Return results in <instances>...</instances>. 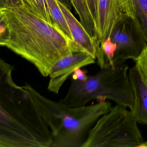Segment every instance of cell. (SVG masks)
<instances>
[{"label": "cell", "instance_id": "1", "mask_svg": "<svg viewBox=\"0 0 147 147\" xmlns=\"http://www.w3.org/2000/svg\"><path fill=\"white\" fill-rule=\"evenodd\" d=\"M0 45L32 63L49 76L53 66L72 54V42L56 25L23 7L0 9Z\"/></svg>", "mask_w": 147, "mask_h": 147}, {"label": "cell", "instance_id": "2", "mask_svg": "<svg viewBox=\"0 0 147 147\" xmlns=\"http://www.w3.org/2000/svg\"><path fill=\"white\" fill-rule=\"evenodd\" d=\"M0 61V147H52L51 131L29 92Z\"/></svg>", "mask_w": 147, "mask_h": 147}, {"label": "cell", "instance_id": "3", "mask_svg": "<svg viewBox=\"0 0 147 147\" xmlns=\"http://www.w3.org/2000/svg\"><path fill=\"white\" fill-rule=\"evenodd\" d=\"M23 86L51 131L52 147H81L91 128L112 107L111 103L106 100L91 105L71 107L45 97L29 84Z\"/></svg>", "mask_w": 147, "mask_h": 147}, {"label": "cell", "instance_id": "4", "mask_svg": "<svg viewBox=\"0 0 147 147\" xmlns=\"http://www.w3.org/2000/svg\"><path fill=\"white\" fill-rule=\"evenodd\" d=\"M129 68L124 64L100 69L83 80L72 79L66 96L59 102L71 107L85 106L90 101L110 100L131 110L134 104L133 91L129 80Z\"/></svg>", "mask_w": 147, "mask_h": 147}, {"label": "cell", "instance_id": "5", "mask_svg": "<svg viewBox=\"0 0 147 147\" xmlns=\"http://www.w3.org/2000/svg\"><path fill=\"white\" fill-rule=\"evenodd\" d=\"M127 108L112 107L91 128L81 147H139L144 142L142 132Z\"/></svg>", "mask_w": 147, "mask_h": 147}, {"label": "cell", "instance_id": "6", "mask_svg": "<svg viewBox=\"0 0 147 147\" xmlns=\"http://www.w3.org/2000/svg\"><path fill=\"white\" fill-rule=\"evenodd\" d=\"M109 37L117 46L113 58L114 67L124 64L129 59L134 61L147 45V41L135 18H127L119 21Z\"/></svg>", "mask_w": 147, "mask_h": 147}, {"label": "cell", "instance_id": "7", "mask_svg": "<svg viewBox=\"0 0 147 147\" xmlns=\"http://www.w3.org/2000/svg\"><path fill=\"white\" fill-rule=\"evenodd\" d=\"M98 40L100 43L110 36L115 26L127 18H135L131 0H97Z\"/></svg>", "mask_w": 147, "mask_h": 147}, {"label": "cell", "instance_id": "8", "mask_svg": "<svg viewBox=\"0 0 147 147\" xmlns=\"http://www.w3.org/2000/svg\"><path fill=\"white\" fill-rule=\"evenodd\" d=\"M95 59L86 52L72 53L63 57L52 67L49 75L48 90L57 94L69 76L77 69L93 64Z\"/></svg>", "mask_w": 147, "mask_h": 147}, {"label": "cell", "instance_id": "9", "mask_svg": "<svg viewBox=\"0 0 147 147\" xmlns=\"http://www.w3.org/2000/svg\"><path fill=\"white\" fill-rule=\"evenodd\" d=\"M58 3L67 20L73 37V53L86 52L96 59V40L89 35L81 22L72 14L70 10L59 1Z\"/></svg>", "mask_w": 147, "mask_h": 147}, {"label": "cell", "instance_id": "10", "mask_svg": "<svg viewBox=\"0 0 147 147\" xmlns=\"http://www.w3.org/2000/svg\"><path fill=\"white\" fill-rule=\"evenodd\" d=\"M128 75L134 97L130 110L138 123L147 125V86L135 66L129 69Z\"/></svg>", "mask_w": 147, "mask_h": 147}, {"label": "cell", "instance_id": "11", "mask_svg": "<svg viewBox=\"0 0 147 147\" xmlns=\"http://www.w3.org/2000/svg\"><path fill=\"white\" fill-rule=\"evenodd\" d=\"M117 45L108 37L102 42L96 43V59L100 69L114 67L113 58Z\"/></svg>", "mask_w": 147, "mask_h": 147}, {"label": "cell", "instance_id": "12", "mask_svg": "<svg viewBox=\"0 0 147 147\" xmlns=\"http://www.w3.org/2000/svg\"><path fill=\"white\" fill-rule=\"evenodd\" d=\"M72 5L79 15L81 23L88 34L97 42L98 31L86 0H71Z\"/></svg>", "mask_w": 147, "mask_h": 147}, {"label": "cell", "instance_id": "13", "mask_svg": "<svg viewBox=\"0 0 147 147\" xmlns=\"http://www.w3.org/2000/svg\"><path fill=\"white\" fill-rule=\"evenodd\" d=\"M53 22L73 42V37L66 18L60 8L58 0H46Z\"/></svg>", "mask_w": 147, "mask_h": 147}, {"label": "cell", "instance_id": "14", "mask_svg": "<svg viewBox=\"0 0 147 147\" xmlns=\"http://www.w3.org/2000/svg\"><path fill=\"white\" fill-rule=\"evenodd\" d=\"M22 7L28 11L51 24H54L46 0H21Z\"/></svg>", "mask_w": 147, "mask_h": 147}, {"label": "cell", "instance_id": "15", "mask_svg": "<svg viewBox=\"0 0 147 147\" xmlns=\"http://www.w3.org/2000/svg\"><path fill=\"white\" fill-rule=\"evenodd\" d=\"M135 19L147 42V0H131Z\"/></svg>", "mask_w": 147, "mask_h": 147}, {"label": "cell", "instance_id": "16", "mask_svg": "<svg viewBox=\"0 0 147 147\" xmlns=\"http://www.w3.org/2000/svg\"><path fill=\"white\" fill-rule=\"evenodd\" d=\"M135 67L140 74L142 80L147 86V45L139 57L134 60Z\"/></svg>", "mask_w": 147, "mask_h": 147}, {"label": "cell", "instance_id": "17", "mask_svg": "<svg viewBox=\"0 0 147 147\" xmlns=\"http://www.w3.org/2000/svg\"><path fill=\"white\" fill-rule=\"evenodd\" d=\"M23 5L21 0H0V9L17 8Z\"/></svg>", "mask_w": 147, "mask_h": 147}, {"label": "cell", "instance_id": "18", "mask_svg": "<svg viewBox=\"0 0 147 147\" xmlns=\"http://www.w3.org/2000/svg\"><path fill=\"white\" fill-rule=\"evenodd\" d=\"M86 1L97 29L98 13H97V0H86Z\"/></svg>", "mask_w": 147, "mask_h": 147}, {"label": "cell", "instance_id": "19", "mask_svg": "<svg viewBox=\"0 0 147 147\" xmlns=\"http://www.w3.org/2000/svg\"><path fill=\"white\" fill-rule=\"evenodd\" d=\"M87 76V75L86 74V72L82 71L80 68H78L72 74V79L82 80L85 79Z\"/></svg>", "mask_w": 147, "mask_h": 147}, {"label": "cell", "instance_id": "20", "mask_svg": "<svg viewBox=\"0 0 147 147\" xmlns=\"http://www.w3.org/2000/svg\"><path fill=\"white\" fill-rule=\"evenodd\" d=\"M59 2L64 4L69 10H71L72 4L70 0H58Z\"/></svg>", "mask_w": 147, "mask_h": 147}, {"label": "cell", "instance_id": "21", "mask_svg": "<svg viewBox=\"0 0 147 147\" xmlns=\"http://www.w3.org/2000/svg\"><path fill=\"white\" fill-rule=\"evenodd\" d=\"M139 147H147V141L144 142L139 146Z\"/></svg>", "mask_w": 147, "mask_h": 147}, {"label": "cell", "instance_id": "22", "mask_svg": "<svg viewBox=\"0 0 147 147\" xmlns=\"http://www.w3.org/2000/svg\"><path fill=\"white\" fill-rule=\"evenodd\" d=\"M70 1H71V0H70Z\"/></svg>", "mask_w": 147, "mask_h": 147}]
</instances>
